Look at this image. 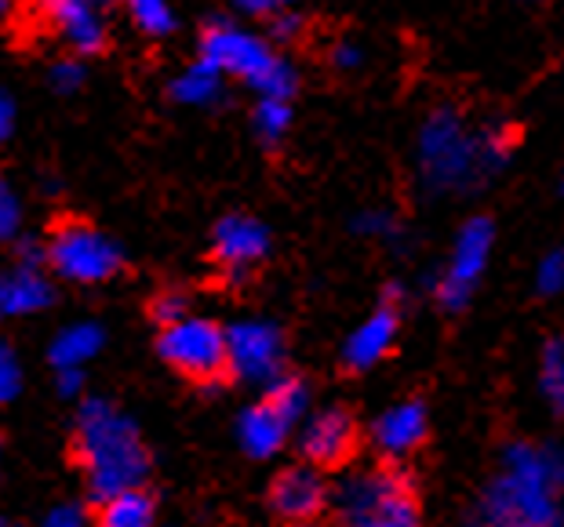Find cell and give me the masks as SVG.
<instances>
[{"label": "cell", "mask_w": 564, "mask_h": 527, "mask_svg": "<svg viewBox=\"0 0 564 527\" xmlns=\"http://www.w3.org/2000/svg\"><path fill=\"white\" fill-rule=\"evenodd\" d=\"M513 157V135L507 124L470 128L463 113L441 106L423 121L415 142L419 183L430 194H470L488 175L502 172Z\"/></svg>", "instance_id": "cell-1"}, {"label": "cell", "mask_w": 564, "mask_h": 527, "mask_svg": "<svg viewBox=\"0 0 564 527\" xmlns=\"http://www.w3.org/2000/svg\"><path fill=\"white\" fill-rule=\"evenodd\" d=\"M561 481L564 462L554 444L518 440L502 454V473L466 527H561Z\"/></svg>", "instance_id": "cell-2"}, {"label": "cell", "mask_w": 564, "mask_h": 527, "mask_svg": "<svg viewBox=\"0 0 564 527\" xmlns=\"http://www.w3.org/2000/svg\"><path fill=\"white\" fill-rule=\"evenodd\" d=\"M77 459L95 498L142 487L150 473V451L139 426L110 400H88L77 415Z\"/></svg>", "instance_id": "cell-3"}, {"label": "cell", "mask_w": 564, "mask_h": 527, "mask_svg": "<svg viewBox=\"0 0 564 527\" xmlns=\"http://www.w3.org/2000/svg\"><path fill=\"white\" fill-rule=\"evenodd\" d=\"M200 58L223 77L245 80L248 88L270 95V99H292L299 88L295 66L273 52L267 37L237 26V22H212L200 37Z\"/></svg>", "instance_id": "cell-4"}, {"label": "cell", "mask_w": 564, "mask_h": 527, "mask_svg": "<svg viewBox=\"0 0 564 527\" xmlns=\"http://www.w3.org/2000/svg\"><path fill=\"white\" fill-rule=\"evenodd\" d=\"M328 498L343 527H423L415 487L393 465L350 473Z\"/></svg>", "instance_id": "cell-5"}, {"label": "cell", "mask_w": 564, "mask_h": 527, "mask_svg": "<svg viewBox=\"0 0 564 527\" xmlns=\"http://www.w3.org/2000/svg\"><path fill=\"white\" fill-rule=\"evenodd\" d=\"M47 266L69 284H102L121 273L124 259L113 237L99 233L88 222H63L44 251Z\"/></svg>", "instance_id": "cell-6"}, {"label": "cell", "mask_w": 564, "mask_h": 527, "mask_svg": "<svg viewBox=\"0 0 564 527\" xmlns=\"http://www.w3.org/2000/svg\"><path fill=\"white\" fill-rule=\"evenodd\" d=\"M158 353L178 375L194 382H212L226 375V328H219L208 317L186 314L161 328Z\"/></svg>", "instance_id": "cell-7"}, {"label": "cell", "mask_w": 564, "mask_h": 527, "mask_svg": "<svg viewBox=\"0 0 564 527\" xmlns=\"http://www.w3.org/2000/svg\"><path fill=\"white\" fill-rule=\"evenodd\" d=\"M491 244H496V226H491V219H485V215H477V219H470L463 226L459 237H455L452 255H448V266L430 281L441 309L459 314V309L470 306L474 287L488 270Z\"/></svg>", "instance_id": "cell-8"}, {"label": "cell", "mask_w": 564, "mask_h": 527, "mask_svg": "<svg viewBox=\"0 0 564 527\" xmlns=\"http://www.w3.org/2000/svg\"><path fill=\"white\" fill-rule=\"evenodd\" d=\"M284 334L270 320H241L226 328V371L245 386L270 389L284 375Z\"/></svg>", "instance_id": "cell-9"}, {"label": "cell", "mask_w": 564, "mask_h": 527, "mask_svg": "<svg viewBox=\"0 0 564 527\" xmlns=\"http://www.w3.org/2000/svg\"><path fill=\"white\" fill-rule=\"evenodd\" d=\"M102 0H37V15L74 55H95L106 44Z\"/></svg>", "instance_id": "cell-10"}, {"label": "cell", "mask_w": 564, "mask_h": 527, "mask_svg": "<svg viewBox=\"0 0 564 527\" xmlns=\"http://www.w3.org/2000/svg\"><path fill=\"white\" fill-rule=\"evenodd\" d=\"M328 481L321 476L317 465H292L278 481L270 484V506L284 524H314L328 509Z\"/></svg>", "instance_id": "cell-11"}, {"label": "cell", "mask_w": 564, "mask_h": 527, "mask_svg": "<svg viewBox=\"0 0 564 527\" xmlns=\"http://www.w3.org/2000/svg\"><path fill=\"white\" fill-rule=\"evenodd\" d=\"M212 251L219 259V266L230 273V281H245V273L267 259L270 230L251 215H226V219L215 222Z\"/></svg>", "instance_id": "cell-12"}, {"label": "cell", "mask_w": 564, "mask_h": 527, "mask_svg": "<svg viewBox=\"0 0 564 527\" xmlns=\"http://www.w3.org/2000/svg\"><path fill=\"white\" fill-rule=\"evenodd\" d=\"M357 444V426L343 407H324V411L310 415L299 437L310 465H339L350 459V451Z\"/></svg>", "instance_id": "cell-13"}, {"label": "cell", "mask_w": 564, "mask_h": 527, "mask_svg": "<svg viewBox=\"0 0 564 527\" xmlns=\"http://www.w3.org/2000/svg\"><path fill=\"white\" fill-rule=\"evenodd\" d=\"M371 440L387 459H404L426 440V407L419 400L393 404L390 411H382L371 426Z\"/></svg>", "instance_id": "cell-14"}, {"label": "cell", "mask_w": 564, "mask_h": 527, "mask_svg": "<svg viewBox=\"0 0 564 527\" xmlns=\"http://www.w3.org/2000/svg\"><path fill=\"white\" fill-rule=\"evenodd\" d=\"M398 320H401L398 309H393L390 303L382 309H376L368 320H361V328H354V334L343 345L346 367L368 371V367H376L382 356H390L393 342H398Z\"/></svg>", "instance_id": "cell-15"}, {"label": "cell", "mask_w": 564, "mask_h": 527, "mask_svg": "<svg viewBox=\"0 0 564 527\" xmlns=\"http://www.w3.org/2000/svg\"><path fill=\"white\" fill-rule=\"evenodd\" d=\"M47 306H52V281L37 262H19L15 270L0 273V320L41 314Z\"/></svg>", "instance_id": "cell-16"}, {"label": "cell", "mask_w": 564, "mask_h": 527, "mask_svg": "<svg viewBox=\"0 0 564 527\" xmlns=\"http://www.w3.org/2000/svg\"><path fill=\"white\" fill-rule=\"evenodd\" d=\"M288 433H292V422H288L267 397L245 407V415L237 418V437H241V448L251 459H270V454H278L284 448Z\"/></svg>", "instance_id": "cell-17"}, {"label": "cell", "mask_w": 564, "mask_h": 527, "mask_svg": "<svg viewBox=\"0 0 564 527\" xmlns=\"http://www.w3.org/2000/svg\"><path fill=\"white\" fill-rule=\"evenodd\" d=\"M102 342H106V334L99 325H91V320H80V325H69L63 328L52 339V364L58 371H66V367H84L91 361V356H99L102 350Z\"/></svg>", "instance_id": "cell-18"}, {"label": "cell", "mask_w": 564, "mask_h": 527, "mask_svg": "<svg viewBox=\"0 0 564 527\" xmlns=\"http://www.w3.org/2000/svg\"><path fill=\"white\" fill-rule=\"evenodd\" d=\"M223 88H226V77L219 74L215 66H208L204 58H197V63H189L183 74H178L172 80V99L178 106H215L223 99Z\"/></svg>", "instance_id": "cell-19"}, {"label": "cell", "mask_w": 564, "mask_h": 527, "mask_svg": "<svg viewBox=\"0 0 564 527\" xmlns=\"http://www.w3.org/2000/svg\"><path fill=\"white\" fill-rule=\"evenodd\" d=\"M153 524H158L153 498L142 487H131V491H121V495L102 498L99 524L95 527H153Z\"/></svg>", "instance_id": "cell-20"}, {"label": "cell", "mask_w": 564, "mask_h": 527, "mask_svg": "<svg viewBox=\"0 0 564 527\" xmlns=\"http://www.w3.org/2000/svg\"><path fill=\"white\" fill-rule=\"evenodd\" d=\"M251 124H256L259 139L267 142V146H278L288 131H292V99H270V95H259Z\"/></svg>", "instance_id": "cell-21"}, {"label": "cell", "mask_w": 564, "mask_h": 527, "mask_svg": "<svg viewBox=\"0 0 564 527\" xmlns=\"http://www.w3.org/2000/svg\"><path fill=\"white\" fill-rule=\"evenodd\" d=\"M131 22L147 33V37H167L175 30V8L172 0H124Z\"/></svg>", "instance_id": "cell-22"}, {"label": "cell", "mask_w": 564, "mask_h": 527, "mask_svg": "<svg viewBox=\"0 0 564 527\" xmlns=\"http://www.w3.org/2000/svg\"><path fill=\"white\" fill-rule=\"evenodd\" d=\"M539 389L550 400L554 411L564 407V345L561 339H550L543 356H539Z\"/></svg>", "instance_id": "cell-23"}, {"label": "cell", "mask_w": 564, "mask_h": 527, "mask_svg": "<svg viewBox=\"0 0 564 527\" xmlns=\"http://www.w3.org/2000/svg\"><path fill=\"white\" fill-rule=\"evenodd\" d=\"M267 400L278 407V411L288 418V422H299L306 411H310V386L303 378H288V375H281L273 386L267 389Z\"/></svg>", "instance_id": "cell-24"}, {"label": "cell", "mask_w": 564, "mask_h": 527, "mask_svg": "<svg viewBox=\"0 0 564 527\" xmlns=\"http://www.w3.org/2000/svg\"><path fill=\"white\" fill-rule=\"evenodd\" d=\"M354 230L361 233V237H379V241H393V237L401 233V226H398V219H393L387 208H368V211H361L354 219Z\"/></svg>", "instance_id": "cell-25"}, {"label": "cell", "mask_w": 564, "mask_h": 527, "mask_svg": "<svg viewBox=\"0 0 564 527\" xmlns=\"http://www.w3.org/2000/svg\"><path fill=\"white\" fill-rule=\"evenodd\" d=\"M19 226H22V204L15 197V189H11L4 178H0V244L15 241Z\"/></svg>", "instance_id": "cell-26"}, {"label": "cell", "mask_w": 564, "mask_h": 527, "mask_svg": "<svg viewBox=\"0 0 564 527\" xmlns=\"http://www.w3.org/2000/svg\"><path fill=\"white\" fill-rule=\"evenodd\" d=\"M535 287H539V295H546V298H554L564 287V255L557 248L546 251V259L535 266Z\"/></svg>", "instance_id": "cell-27"}, {"label": "cell", "mask_w": 564, "mask_h": 527, "mask_svg": "<svg viewBox=\"0 0 564 527\" xmlns=\"http://www.w3.org/2000/svg\"><path fill=\"white\" fill-rule=\"evenodd\" d=\"M84 77H88V69H84L80 58H58V63L52 66V88L63 91V95L84 88Z\"/></svg>", "instance_id": "cell-28"}, {"label": "cell", "mask_w": 564, "mask_h": 527, "mask_svg": "<svg viewBox=\"0 0 564 527\" xmlns=\"http://www.w3.org/2000/svg\"><path fill=\"white\" fill-rule=\"evenodd\" d=\"M150 314H153V320H158V325L164 328V325H172V320L186 317V314H189V303H186V295H183V292H161L158 298H153Z\"/></svg>", "instance_id": "cell-29"}, {"label": "cell", "mask_w": 564, "mask_h": 527, "mask_svg": "<svg viewBox=\"0 0 564 527\" xmlns=\"http://www.w3.org/2000/svg\"><path fill=\"white\" fill-rule=\"evenodd\" d=\"M19 378H22V371H19L15 353H11L4 342H0V404L11 400L19 393Z\"/></svg>", "instance_id": "cell-30"}, {"label": "cell", "mask_w": 564, "mask_h": 527, "mask_svg": "<svg viewBox=\"0 0 564 527\" xmlns=\"http://www.w3.org/2000/svg\"><path fill=\"white\" fill-rule=\"evenodd\" d=\"M332 66L343 69V74H354V69L365 66V47L354 44V41H343L332 47Z\"/></svg>", "instance_id": "cell-31"}, {"label": "cell", "mask_w": 564, "mask_h": 527, "mask_svg": "<svg viewBox=\"0 0 564 527\" xmlns=\"http://www.w3.org/2000/svg\"><path fill=\"white\" fill-rule=\"evenodd\" d=\"M230 4L241 11V15H256V19H270L278 15V11L292 8L295 0H230Z\"/></svg>", "instance_id": "cell-32"}, {"label": "cell", "mask_w": 564, "mask_h": 527, "mask_svg": "<svg viewBox=\"0 0 564 527\" xmlns=\"http://www.w3.org/2000/svg\"><path fill=\"white\" fill-rule=\"evenodd\" d=\"M270 22H273V37H281V41H292V37H299V30H303V19H299L292 8L270 15Z\"/></svg>", "instance_id": "cell-33"}, {"label": "cell", "mask_w": 564, "mask_h": 527, "mask_svg": "<svg viewBox=\"0 0 564 527\" xmlns=\"http://www.w3.org/2000/svg\"><path fill=\"white\" fill-rule=\"evenodd\" d=\"M41 527H84V517L77 506H58L47 513V520Z\"/></svg>", "instance_id": "cell-34"}, {"label": "cell", "mask_w": 564, "mask_h": 527, "mask_svg": "<svg viewBox=\"0 0 564 527\" xmlns=\"http://www.w3.org/2000/svg\"><path fill=\"white\" fill-rule=\"evenodd\" d=\"M11 131H15V102H11V95L0 88V142H8Z\"/></svg>", "instance_id": "cell-35"}, {"label": "cell", "mask_w": 564, "mask_h": 527, "mask_svg": "<svg viewBox=\"0 0 564 527\" xmlns=\"http://www.w3.org/2000/svg\"><path fill=\"white\" fill-rule=\"evenodd\" d=\"M80 386H84L80 367H66V371H58V393H63V397H77Z\"/></svg>", "instance_id": "cell-36"}, {"label": "cell", "mask_w": 564, "mask_h": 527, "mask_svg": "<svg viewBox=\"0 0 564 527\" xmlns=\"http://www.w3.org/2000/svg\"><path fill=\"white\" fill-rule=\"evenodd\" d=\"M11 11H15V0H0V22H8Z\"/></svg>", "instance_id": "cell-37"}, {"label": "cell", "mask_w": 564, "mask_h": 527, "mask_svg": "<svg viewBox=\"0 0 564 527\" xmlns=\"http://www.w3.org/2000/svg\"><path fill=\"white\" fill-rule=\"evenodd\" d=\"M0 527H19V524H11V520H4V517H0Z\"/></svg>", "instance_id": "cell-38"}, {"label": "cell", "mask_w": 564, "mask_h": 527, "mask_svg": "<svg viewBox=\"0 0 564 527\" xmlns=\"http://www.w3.org/2000/svg\"><path fill=\"white\" fill-rule=\"evenodd\" d=\"M303 527H314V524H303Z\"/></svg>", "instance_id": "cell-39"}, {"label": "cell", "mask_w": 564, "mask_h": 527, "mask_svg": "<svg viewBox=\"0 0 564 527\" xmlns=\"http://www.w3.org/2000/svg\"><path fill=\"white\" fill-rule=\"evenodd\" d=\"M102 4H110V0H102Z\"/></svg>", "instance_id": "cell-40"}]
</instances>
